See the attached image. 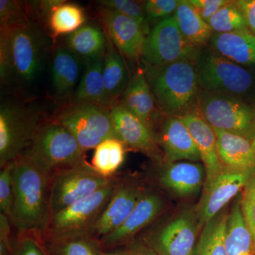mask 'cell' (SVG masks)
I'll use <instances>...</instances> for the list:
<instances>
[{"label": "cell", "mask_w": 255, "mask_h": 255, "mask_svg": "<svg viewBox=\"0 0 255 255\" xmlns=\"http://www.w3.org/2000/svg\"><path fill=\"white\" fill-rule=\"evenodd\" d=\"M13 162L10 221L20 235H33L42 239L51 217L50 189L53 174L25 155Z\"/></svg>", "instance_id": "6da1fadb"}, {"label": "cell", "mask_w": 255, "mask_h": 255, "mask_svg": "<svg viewBox=\"0 0 255 255\" xmlns=\"http://www.w3.org/2000/svg\"><path fill=\"white\" fill-rule=\"evenodd\" d=\"M49 38L31 20L0 32V76L2 83L34 85L41 76L49 49Z\"/></svg>", "instance_id": "7a4b0ae2"}, {"label": "cell", "mask_w": 255, "mask_h": 255, "mask_svg": "<svg viewBox=\"0 0 255 255\" xmlns=\"http://www.w3.org/2000/svg\"><path fill=\"white\" fill-rule=\"evenodd\" d=\"M157 110L165 117L197 112L201 89L194 61L180 60L158 67L143 66Z\"/></svg>", "instance_id": "3957f363"}, {"label": "cell", "mask_w": 255, "mask_h": 255, "mask_svg": "<svg viewBox=\"0 0 255 255\" xmlns=\"http://www.w3.org/2000/svg\"><path fill=\"white\" fill-rule=\"evenodd\" d=\"M194 63L202 91L246 102L244 99L255 90V77L249 70L220 55L209 45L199 48Z\"/></svg>", "instance_id": "277c9868"}, {"label": "cell", "mask_w": 255, "mask_h": 255, "mask_svg": "<svg viewBox=\"0 0 255 255\" xmlns=\"http://www.w3.org/2000/svg\"><path fill=\"white\" fill-rule=\"evenodd\" d=\"M43 114L34 105L4 102L0 107V167L21 157L43 125Z\"/></svg>", "instance_id": "5b68a950"}, {"label": "cell", "mask_w": 255, "mask_h": 255, "mask_svg": "<svg viewBox=\"0 0 255 255\" xmlns=\"http://www.w3.org/2000/svg\"><path fill=\"white\" fill-rule=\"evenodd\" d=\"M23 155L53 174L87 164L85 152L73 134L56 122L41 126Z\"/></svg>", "instance_id": "8992f818"}, {"label": "cell", "mask_w": 255, "mask_h": 255, "mask_svg": "<svg viewBox=\"0 0 255 255\" xmlns=\"http://www.w3.org/2000/svg\"><path fill=\"white\" fill-rule=\"evenodd\" d=\"M117 182L118 179L113 178L105 187L92 195L52 215L42 241L89 234L110 201Z\"/></svg>", "instance_id": "52a82bcc"}, {"label": "cell", "mask_w": 255, "mask_h": 255, "mask_svg": "<svg viewBox=\"0 0 255 255\" xmlns=\"http://www.w3.org/2000/svg\"><path fill=\"white\" fill-rule=\"evenodd\" d=\"M199 234L196 206H191L147 231L142 243L159 255H191Z\"/></svg>", "instance_id": "ba28073f"}, {"label": "cell", "mask_w": 255, "mask_h": 255, "mask_svg": "<svg viewBox=\"0 0 255 255\" xmlns=\"http://www.w3.org/2000/svg\"><path fill=\"white\" fill-rule=\"evenodd\" d=\"M198 112L214 128L237 134L249 140L254 137L255 111L244 101L201 90Z\"/></svg>", "instance_id": "9c48e42d"}, {"label": "cell", "mask_w": 255, "mask_h": 255, "mask_svg": "<svg viewBox=\"0 0 255 255\" xmlns=\"http://www.w3.org/2000/svg\"><path fill=\"white\" fill-rule=\"evenodd\" d=\"M55 122L73 134L84 152L95 149L106 139L117 137L111 109L93 104H71Z\"/></svg>", "instance_id": "30bf717a"}, {"label": "cell", "mask_w": 255, "mask_h": 255, "mask_svg": "<svg viewBox=\"0 0 255 255\" xmlns=\"http://www.w3.org/2000/svg\"><path fill=\"white\" fill-rule=\"evenodd\" d=\"M198 49L183 36L172 15L157 21L151 28L140 59L143 66L147 67L162 66L184 60L194 61Z\"/></svg>", "instance_id": "8fae6325"}, {"label": "cell", "mask_w": 255, "mask_h": 255, "mask_svg": "<svg viewBox=\"0 0 255 255\" xmlns=\"http://www.w3.org/2000/svg\"><path fill=\"white\" fill-rule=\"evenodd\" d=\"M113 178L102 177L90 164L55 172L50 189L51 216L92 195Z\"/></svg>", "instance_id": "7c38bea8"}, {"label": "cell", "mask_w": 255, "mask_h": 255, "mask_svg": "<svg viewBox=\"0 0 255 255\" xmlns=\"http://www.w3.org/2000/svg\"><path fill=\"white\" fill-rule=\"evenodd\" d=\"M255 169L237 170L226 167L208 187H204L196 206L199 231L216 217L228 203L243 191Z\"/></svg>", "instance_id": "4fadbf2b"}, {"label": "cell", "mask_w": 255, "mask_h": 255, "mask_svg": "<svg viewBox=\"0 0 255 255\" xmlns=\"http://www.w3.org/2000/svg\"><path fill=\"white\" fill-rule=\"evenodd\" d=\"M145 188L135 180H118L110 201L89 234L100 241L125 222L145 192Z\"/></svg>", "instance_id": "5bb4252c"}, {"label": "cell", "mask_w": 255, "mask_h": 255, "mask_svg": "<svg viewBox=\"0 0 255 255\" xmlns=\"http://www.w3.org/2000/svg\"><path fill=\"white\" fill-rule=\"evenodd\" d=\"M111 116L116 133L126 146L142 152L157 165L164 163L163 153L150 128L120 104L111 109Z\"/></svg>", "instance_id": "9a60e30c"}, {"label": "cell", "mask_w": 255, "mask_h": 255, "mask_svg": "<svg viewBox=\"0 0 255 255\" xmlns=\"http://www.w3.org/2000/svg\"><path fill=\"white\" fill-rule=\"evenodd\" d=\"M165 202L156 191L145 189L137 205L118 229L100 240L103 248H113L128 243L162 214Z\"/></svg>", "instance_id": "2e32d148"}, {"label": "cell", "mask_w": 255, "mask_h": 255, "mask_svg": "<svg viewBox=\"0 0 255 255\" xmlns=\"http://www.w3.org/2000/svg\"><path fill=\"white\" fill-rule=\"evenodd\" d=\"M153 134L166 163L179 161L201 162L194 138L179 117H165Z\"/></svg>", "instance_id": "e0dca14e"}, {"label": "cell", "mask_w": 255, "mask_h": 255, "mask_svg": "<svg viewBox=\"0 0 255 255\" xmlns=\"http://www.w3.org/2000/svg\"><path fill=\"white\" fill-rule=\"evenodd\" d=\"M157 181L162 189L176 197H194L203 191L206 169L200 162L179 161L158 165Z\"/></svg>", "instance_id": "ac0fdd59"}, {"label": "cell", "mask_w": 255, "mask_h": 255, "mask_svg": "<svg viewBox=\"0 0 255 255\" xmlns=\"http://www.w3.org/2000/svg\"><path fill=\"white\" fill-rule=\"evenodd\" d=\"M99 13L109 39L122 55L130 60L140 58L147 36L140 25L132 18L102 6Z\"/></svg>", "instance_id": "d6986e66"}, {"label": "cell", "mask_w": 255, "mask_h": 255, "mask_svg": "<svg viewBox=\"0 0 255 255\" xmlns=\"http://www.w3.org/2000/svg\"><path fill=\"white\" fill-rule=\"evenodd\" d=\"M180 119L189 128L197 146L206 169L204 188L208 187L226 168L218 152L217 138L214 128L202 118L199 112L187 114Z\"/></svg>", "instance_id": "ffe728a7"}, {"label": "cell", "mask_w": 255, "mask_h": 255, "mask_svg": "<svg viewBox=\"0 0 255 255\" xmlns=\"http://www.w3.org/2000/svg\"><path fill=\"white\" fill-rule=\"evenodd\" d=\"M119 104L152 129L159 122V114L143 68H140L130 78L127 90Z\"/></svg>", "instance_id": "44dd1931"}, {"label": "cell", "mask_w": 255, "mask_h": 255, "mask_svg": "<svg viewBox=\"0 0 255 255\" xmlns=\"http://www.w3.org/2000/svg\"><path fill=\"white\" fill-rule=\"evenodd\" d=\"M208 45L220 55L244 68L255 65V34L248 29L214 33Z\"/></svg>", "instance_id": "7402d4cb"}, {"label": "cell", "mask_w": 255, "mask_h": 255, "mask_svg": "<svg viewBox=\"0 0 255 255\" xmlns=\"http://www.w3.org/2000/svg\"><path fill=\"white\" fill-rule=\"evenodd\" d=\"M82 60L66 47L55 50L51 67L52 86L55 95L60 100L73 97L78 87Z\"/></svg>", "instance_id": "603a6c76"}, {"label": "cell", "mask_w": 255, "mask_h": 255, "mask_svg": "<svg viewBox=\"0 0 255 255\" xmlns=\"http://www.w3.org/2000/svg\"><path fill=\"white\" fill-rule=\"evenodd\" d=\"M214 129L218 152L224 167L237 170L255 169V152L251 140L237 134Z\"/></svg>", "instance_id": "cb8c5ba5"}, {"label": "cell", "mask_w": 255, "mask_h": 255, "mask_svg": "<svg viewBox=\"0 0 255 255\" xmlns=\"http://www.w3.org/2000/svg\"><path fill=\"white\" fill-rule=\"evenodd\" d=\"M72 104H93L112 109L115 103L106 89L103 77V58L86 63L78 87L71 99Z\"/></svg>", "instance_id": "d4e9b609"}, {"label": "cell", "mask_w": 255, "mask_h": 255, "mask_svg": "<svg viewBox=\"0 0 255 255\" xmlns=\"http://www.w3.org/2000/svg\"><path fill=\"white\" fill-rule=\"evenodd\" d=\"M107 42L105 32L99 26L88 23L68 35L65 47L87 63L103 58Z\"/></svg>", "instance_id": "484cf974"}, {"label": "cell", "mask_w": 255, "mask_h": 255, "mask_svg": "<svg viewBox=\"0 0 255 255\" xmlns=\"http://www.w3.org/2000/svg\"><path fill=\"white\" fill-rule=\"evenodd\" d=\"M103 77L106 89L116 105L127 90L130 78L123 55L108 39L103 57Z\"/></svg>", "instance_id": "4316f807"}, {"label": "cell", "mask_w": 255, "mask_h": 255, "mask_svg": "<svg viewBox=\"0 0 255 255\" xmlns=\"http://www.w3.org/2000/svg\"><path fill=\"white\" fill-rule=\"evenodd\" d=\"M225 247L227 255H255L253 238L242 212L241 197L229 211Z\"/></svg>", "instance_id": "83f0119b"}, {"label": "cell", "mask_w": 255, "mask_h": 255, "mask_svg": "<svg viewBox=\"0 0 255 255\" xmlns=\"http://www.w3.org/2000/svg\"><path fill=\"white\" fill-rule=\"evenodd\" d=\"M174 16L179 31L191 44L196 48L208 45L214 32L188 0H181Z\"/></svg>", "instance_id": "f1b7e54d"}, {"label": "cell", "mask_w": 255, "mask_h": 255, "mask_svg": "<svg viewBox=\"0 0 255 255\" xmlns=\"http://www.w3.org/2000/svg\"><path fill=\"white\" fill-rule=\"evenodd\" d=\"M228 216L229 211L226 207L206 223L191 255H227L225 238Z\"/></svg>", "instance_id": "f546056e"}, {"label": "cell", "mask_w": 255, "mask_h": 255, "mask_svg": "<svg viewBox=\"0 0 255 255\" xmlns=\"http://www.w3.org/2000/svg\"><path fill=\"white\" fill-rule=\"evenodd\" d=\"M125 156V144L117 137H111L95 147L90 165L102 177L112 178L122 167Z\"/></svg>", "instance_id": "4dcf8cb0"}, {"label": "cell", "mask_w": 255, "mask_h": 255, "mask_svg": "<svg viewBox=\"0 0 255 255\" xmlns=\"http://www.w3.org/2000/svg\"><path fill=\"white\" fill-rule=\"evenodd\" d=\"M50 255H103L100 241L91 235L81 234L45 242Z\"/></svg>", "instance_id": "1f68e13d"}, {"label": "cell", "mask_w": 255, "mask_h": 255, "mask_svg": "<svg viewBox=\"0 0 255 255\" xmlns=\"http://www.w3.org/2000/svg\"><path fill=\"white\" fill-rule=\"evenodd\" d=\"M86 16L81 6L64 1L50 14L47 23L54 36L71 34L85 25Z\"/></svg>", "instance_id": "d6a6232c"}, {"label": "cell", "mask_w": 255, "mask_h": 255, "mask_svg": "<svg viewBox=\"0 0 255 255\" xmlns=\"http://www.w3.org/2000/svg\"><path fill=\"white\" fill-rule=\"evenodd\" d=\"M209 25L214 33H231L248 29L246 19L234 1H229L210 19Z\"/></svg>", "instance_id": "836d02e7"}, {"label": "cell", "mask_w": 255, "mask_h": 255, "mask_svg": "<svg viewBox=\"0 0 255 255\" xmlns=\"http://www.w3.org/2000/svg\"><path fill=\"white\" fill-rule=\"evenodd\" d=\"M97 4L102 7L114 10L132 18L140 25L146 36L150 33V22L146 16L142 4L130 0H100L97 1Z\"/></svg>", "instance_id": "e575fe53"}, {"label": "cell", "mask_w": 255, "mask_h": 255, "mask_svg": "<svg viewBox=\"0 0 255 255\" xmlns=\"http://www.w3.org/2000/svg\"><path fill=\"white\" fill-rule=\"evenodd\" d=\"M26 4L16 0L0 1V27L9 28L29 21Z\"/></svg>", "instance_id": "d590c367"}, {"label": "cell", "mask_w": 255, "mask_h": 255, "mask_svg": "<svg viewBox=\"0 0 255 255\" xmlns=\"http://www.w3.org/2000/svg\"><path fill=\"white\" fill-rule=\"evenodd\" d=\"M241 204L243 217L253 238L255 255V171L242 191Z\"/></svg>", "instance_id": "8d00e7d4"}, {"label": "cell", "mask_w": 255, "mask_h": 255, "mask_svg": "<svg viewBox=\"0 0 255 255\" xmlns=\"http://www.w3.org/2000/svg\"><path fill=\"white\" fill-rule=\"evenodd\" d=\"M13 167L14 162L1 167L0 172V211L10 220L13 204Z\"/></svg>", "instance_id": "74e56055"}, {"label": "cell", "mask_w": 255, "mask_h": 255, "mask_svg": "<svg viewBox=\"0 0 255 255\" xmlns=\"http://www.w3.org/2000/svg\"><path fill=\"white\" fill-rule=\"evenodd\" d=\"M181 0H147L142 3L147 20L150 21L164 19L175 13Z\"/></svg>", "instance_id": "f35d334b"}, {"label": "cell", "mask_w": 255, "mask_h": 255, "mask_svg": "<svg viewBox=\"0 0 255 255\" xmlns=\"http://www.w3.org/2000/svg\"><path fill=\"white\" fill-rule=\"evenodd\" d=\"M41 238L31 234L20 235L9 255H48Z\"/></svg>", "instance_id": "ab89813d"}, {"label": "cell", "mask_w": 255, "mask_h": 255, "mask_svg": "<svg viewBox=\"0 0 255 255\" xmlns=\"http://www.w3.org/2000/svg\"><path fill=\"white\" fill-rule=\"evenodd\" d=\"M198 14L209 24L210 19L214 16L230 0H188Z\"/></svg>", "instance_id": "60d3db41"}, {"label": "cell", "mask_w": 255, "mask_h": 255, "mask_svg": "<svg viewBox=\"0 0 255 255\" xmlns=\"http://www.w3.org/2000/svg\"><path fill=\"white\" fill-rule=\"evenodd\" d=\"M8 216L0 214V255H9L13 245L10 242L11 226Z\"/></svg>", "instance_id": "b9f144b4"}, {"label": "cell", "mask_w": 255, "mask_h": 255, "mask_svg": "<svg viewBox=\"0 0 255 255\" xmlns=\"http://www.w3.org/2000/svg\"><path fill=\"white\" fill-rule=\"evenodd\" d=\"M246 19L248 30L255 34V0L234 1Z\"/></svg>", "instance_id": "7bdbcfd3"}, {"label": "cell", "mask_w": 255, "mask_h": 255, "mask_svg": "<svg viewBox=\"0 0 255 255\" xmlns=\"http://www.w3.org/2000/svg\"><path fill=\"white\" fill-rule=\"evenodd\" d=\"M130 248L131 249L132 255H159L144 243L131 244Z\"/></svg>", "instance_id": "ee69618b"}, {"label": "cell", "mask_w": 255, "mask_h": 255, "mask_svg": "<svg viewBox=\"0 0 255 255\" xmlns=\"http://www.w3.org/2000/svg\"><path fill=\"white\" fill-rule=\"evenodd\" d=\"M103 255H132L131 249L130 246L126 249L114 250L110 252H104Z\"/></svg>", "instance_id": "f6af8a7d"}, {"label": "cell", "mask_w": 255, "mask_h": 255, "mask_svg": "<svg viewBox=\"0 0 255 255\" xmlns=\"http://www.w3.org/2000/svg\"><path fill=\"white\" fill-rule=\"evenodd\" d=\"M252 145H253V149H254V151L255 152V134L254 135V137H253V140H252Z\"/></svg>", "instance_id": "bcb514c9"}]
</instances>
